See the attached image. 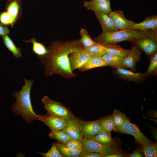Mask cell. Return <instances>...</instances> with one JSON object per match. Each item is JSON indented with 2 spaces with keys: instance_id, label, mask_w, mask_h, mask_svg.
<instances>
[{
  "instance_id": "cell-22",
  "label": "cell",
  "mask_w": 157,
  "mask_h": 157,
  "mask_svg": "<svg viewBox=\"0 0 157 157\" xmlns=\"http://www.w3.org/2000/svg\"><path fill=\"white\" fill-rule=\"evenodd\" d=\"M91 140L100 144L108 146L113 145L114 142L110 133L103 129L99 132Z\"/></svg>"
},
{
  "instance_id": "cell-19",
  "label": "cell",
  "mask_w": 157,
  "mask_h": 157,
  "mask_svg": "<svg viewBox=\"0 0 157 157\" xmlns=\"http://www.w3.org/2000/svg\"><path fill=\"white\" fill-rule=\"evenodd\" d=\"M101 58L107 65L115 69L125 68L123 65L124 57L106 53Z\"/></svg>"
},
{
  "instance_id": "cell-34",
  "label": "cell",
  "mask_w": 157,
  "mask_h": 157,
  "mask_svg": "<svg viewBox=\"0 0 157 157\" xmlns=\"http://www.w3.org/2000/svg\"><path fill=\"white\" fill-rule=\"evenodd\" d=\"M65 145L73 150L84 151L82 143L77 140L71 139Z\"/></svg>"
},
{
  "instance_id": "cell-10",
  "label": "cell",
  "mask_w": 157,
  "mask_h": 157,
  "mask_svg": "<svg viewBox=\"0 0 157 157\" xmlns=\"http://www.w3.org/2000/svg\"><path fill=\"white\" fill-rule=\"evenodd\" d=\"M38 120L44 123L51 131L62 130L67 124L66 119L51 115L48 113L44 115H38Z\"/></svg>"
},
{
  "instance_id": "cell-13",
  "label": "cell",
  "mask_w": 157,
  "mask_h": 157,
  "mask_svg": "<svg viewBox=\"0 0 157 157\" xmlns=\"http://www.w3.org/2000/svg\"><path fill=\"white\" fill-rule=\"evenodd\" d=\"M6 11L12 17V27L21 16L22 12L21 0H9L6 4Z\"/></svg>"
},
{
  "instance_id": "cell-25",
  "label": "cell",
  "mask_w": 157,
  "mask_h": 157,
  "mask_svg": "<svg viewBox=\"0 0 157 157\" xmlns=\"http://www.w3.org/2000/svg\"><path fill=\"white\" fill-rule=\"evenodd\" d=\"M3 43L6 48L12 53L16 58L22 57V54L20 49L17 47L9 37L6 35L2 37Z\"/></svg>"
},
{
  "instance_id": "cell-2",
  "label": "cell",
  "mask_w": 157,
  "mask_h": 157,
  "mask_svg": "<svg viewBox=\"0 0 157 157\" xmlns=\"http://www.w3.org/2000/svg\"><path fill=\"white\" fill-rule=\"evenodd\" d=\"M24 79L25 84L21 90H15L12 93L16 101L13 103L11 110L13 114L20 115L26 122L31 123L38 120V117L33 110L30 98L31 90L34 81Z\"/></svg>"
},
{
  "instance_id": "cell-5",
  "label": "cell",
  "mask_w": 157,
  "mask_h": 157,
  "mask_svg": "<svg viewBox=\"0 0 157 157\" xmlns=\"http://www.w3.org/2000/svg\"><path fill=\"white\" fill-rule=\"evenodd\" d=\"M42 101L47 113L51 115L67 120L72 113L60 103L51 99L47 96H44Z\"/></svg>"
},
{
  "instance_id": "cell-1",
  "label": "cell",
  "mask_w": 157,
  "mask_h": 157,
  "mask_svg": "<svg viewBox=\"0 0 157 157\" xmlns=\"http://www.w3.org/2000/svg\"><path fill=\"white\" fill-rule=\"evenodd\" d=\"M80 40L60 42L54 41L48 46L47 54L38 57L44 66V73L48 77L58 74L64 77L70 78L76 74L71 69L69 60V55L82 48Z\"/></svg>"
},
{
  "instance_id": "cell-20",
  "label": "cell",
  "mask_w": 157,
  "mask_h": 157,
  "mask_svg": "<svg viewBox=\"0 0 157 157\" xmlns=\"http://www.w3.org/2000/svg\"><path fill=\"white\" fill-rule=\"evenodd\" d=\"M104 47L106 53L124 57L130 53L131 49L127 50L122 48L119 45L116 44L103 45Z\"/></svg>"
},
{
  "instance_id": "cell-35",
  "label": "cell",
  "mask_w": 157,
  "mask_h": 157,
  "mask_svg": "<svg viewBox=\"0 0 157 157\" xmlns=\"http://www.w3.org/2000/svg\"><path fill=\"white\" fill-rule=\"evenodd\" d=\"M13 22L12 17L6 11L3 12L0 14V23L3 25H10L12 27Z\"/></svg>"
},
{
  "instance_id": "cell-17",
  "label": "cell",
  "mask_w": 157,
  "mask_h": 157,
  "mask_svg": "<svg viewBox=\"0 0 157 157\" xmlns=\"http://www.w3.org/2000/svg\"><path fill=\"white\" fill-rule=\"evenodd\" d=\"M115 72L120 78L126 80L136 82L144 81L146 77L144 74L140 73H134L122 68H116Z\"/></svg>"
},
{
  "instance_id": "cell-11",
  "label": "cell",
  "mask_w": 157,
  "mask_h": 157,
  "mask_svg": "<svg viewBox=\"0 0 157 157\" xmlns=\"http://www.w3.org/2000/svg\"><path fill=\"white\" fill-rule=\"evenodd\" d=\"M99 120L88 122L81 121V126L84 138L91 140L103 130Z\"/></svg>"
},
{
  "instance_id": "cell-37",
  "label": "cell",
  "mask_w": 157,
  "mask_h": 157,
  "mask_svg": "<svg viewBox=\"0 0 157 157\" xmlns=\"http://www.w3.org/2000/svg\"><path fill=\"white\" fill-rule=\"evenodd\" d=\"M10 31L8 28L6 26H3L2 24H0V36H4L9 34Z\"/></svg>"
},
{
  "instance_id": "cell-24",
  "label": "cell",
  "mask_w": 157,
  "mask_h": 157,
  "mask_svg": "<svg viewBox=\"0 0 157 157\" xmlns=\"http://www.w3.org/2000/svg\"><path fill=\"white\" fill-rule=\"evenodd\" d=\"M27 42H31L33 44L32 49L33 52L38 56V57H43L46 55L48 50L42 43L37 42L35 37H33L28 40H23Z\"/></svg>"
},
{
  "instance_id": "cell-27",
  "label": "cell",
  "mask_w": 157,
  "mask_h": 157,
  "mask_svg": "<svg viewBox=\"0 0 157 157\" xmlns=\"http://www.w3.org/2000/svg\"><path fill=\"white\" fill-rule=\"evenodd\" d=\"M86 49L92 57L101 58L106 53L104 45L96 42Z\"/></svg>"
},
{
  "instance_id": "cell-33",
  "label": "cell",
  "mask_w": 157,
  "mask_h": 157,
  "mask_svg": "<svg viewBox=\"0 0 157 157\" xmlns=\"http://www.w3.org/2000/svg\"><path fill=\"white\" fill-rule=\"evenodd\" d=\"M38 153L43 157H63L53 142L51 149L47 152H39Z\"/></svg>"
},
{
  "instance_id": "cell-16",
  "label": "cell",
  "mask_w": 157,
  "mask_h": 157,
  "mask_svg": "<svg viewBox=\"0 0 157 157\" xmlns=\"http://www.w3.org/2000/svg\"><path fill=\"white\" fill-rule=\"evenodd\" d=\"M141 54V51L139 48L135 45L132 46L129 53L124 57L123 65L125 68L134 70L136 63Z\"/></svg>"
},
{
  "instance_id": "cell-29",
  "label": "cell",
  "mask_w": 157,
  "mask_h": 157,
  "mask_svg": "<svg viewBox=\"0 0 157 157\" xmlns=\"http://www.w3.org/2000/svg\"><path fill=\"white\" fill-rule=\"evenodd\" d=\"M111 116L115 126L114 131L121 127L127 118L124 114L117 109L114 110L113 113Z\"/></svg>"
},
{
  "instance_id": "cell-28",
  "label": "cell",
  "mask_w": 157,
  "mask_h": 157,
  "mask_svg": "<svg viewBox=\"0 0 157 157\" xmlns=\"http://www.w3.org/2000/svg\"><path fill=\"white\" fill-rule=\"evenodd\" d=\"M80 34L81 38L80 42L83 47L86 49L96 43L91 38L88 31L83 28L81 29Z\"/></svg>"
},
{
  "instance_id": "cell-4",
  "label": "cell",
  "mask_w": 157,
  "mask_h": 157,
  "mask_svg": "<svg viewBox=\"0 0 157 157\" xmlns=\"http://www.w3.org/2000/svg\"><path fill=\"white\" fill-rule=\"evenodd\" d=\"M129 41L150 57L157 53V29L150 30L149 35L147 37Z\"/></svg>"
},
{
  "instance_id": "cell-36",
  "label": "cell",
  "mask_w": 157,
  "mask_h": 157,
  "mask_svg": "<svg viewBox=\"0 0 157 157\" xmlns=\"http://www.w3.org/2000/svg\"><path fill=\"white\" fill-rule=\"evenodd\" d=\"M81 157H103L104 155L99 153L93 152L90 153H84L81 155Z\"/></svg>"
},
{
  "instance_id": "cell-30",
  "label": "cell",
  "mask_w": 157,
  "mask_h": 157,
  "mask_svg": "<svg viewBox=\"0 0 157 157\" xmlns=\"http://www.w3.org/2000/svg\"><path fill=\"white\" fill-rule=\"evenodd\" d=\"M146 157H156L157 156V143H148L142 146Z\"/></svg>"
},
{
  "instance_id": "cell-41",
  "label": "cell",
  "mask_w": 157,
  "mask_h": 157,
  "mask_svg": "<svg viewBox=\"0 0 157 157\" xmlns=\"http://www.w3.org/2000/svg\"></svg>"
},
{
  "instance_id": "cell-21",
  "label": "cell",
  "mask_w": 157,
  "mask_h": 157,
  "mask_svg": "<svg viewBox=\"0 0 157 157\" xmlns=\"http://www.w3.org/2000/svg\"><path fill=\"white\" fill-rule=\"evenodd\" d=\"M53 142L63 157H81L84 152V151L72 150L67 147L65 144L58 142Z\"/></svg>"
},
{
  "instance_id": "cell-14",
  "label": "cell",
  "mask_w": 157,
  "mask_h": 157,
  "mask_svg": "<svg viewBox=\"0 0 157 157\" xmlns=\"http://www.w3.org/2000/svg\"><path fill=\"white\" fill-rule=\"evenodd\" d=\"M104 32H112L119 30L115 26L108 14L99 12H94Z\"/></svg>"
},
{
  "instance_id": "cell-32",
  "label": "cell",
  "mask_w": 157,
  "mask_h": 157,
  "mask_svg": "<svg viewBox=\"0 0 157 157\" xmlns=\"http://www.w3.org/2000/svg\"><path fill=\"white\" fill-rule=\"evenodd\" d=\"M101 129L108 132H110L115 129V126L111 116L106 117L99 120Z\"/></svg>"
},
{
  "instance_id": "cell-9",
  "label": "cell",
  "mask_w": 157,
  "mask_h": 157,
  "mask_svg": "<svg viewBox=\"0 0 157 157\" xmlns=\"http://www.w3.org/2000/svg\"><path fill=\"white\" fill-rule=\"evenodd\" d=\"M91 57L87 50L83 47L71 53L69 56V60L72 71L80 68Z\"/></svg>"
},
{
  "instance_id": "cell-39",
  "label": "cell",
  "mask_w": 157,
  "mask_h": 157,
  "mask_svg": "<svg viewBox=\"0 0 157 157\" xmlns=\"http://www.w3.org/2000/svg\"><path fill=\"white\" fill-rule=\"evenodd\" d=\"M142 155L139 150L135 151L129 156L130 157H142Z\"/></svg>"
},
{
  "instance_id": "cell-23",
  "label": "cell",
  "mask_w": 157,
  "mask_h": 157,
  "mask_svg": "<svg viewBox=\"0 0 157 157\" xmlns=\"http://www.w3.org/2000/svg\"><path fill=\"white\" fill-rule=\"evenodd\" d=\"M107 66L101 57H91L87 62L78 69L81 71Z\"/></svg>"
},
{
  "instance_id": "cell-15",
  "label": "cell",
  "mask_w": 157,
  "mask_h": 157,
  "mask_svg": "<svg viewBox=\"0 0 157 157\" xmlns=\"http://www.w3.org/2000/svg\"><path fill=\"white\" fill-rule=\"evenodd\" d=\"M128 29H133L142 31L157 29V16L155 15L147 17L140 23H135L129 26Z\"/></svg>"
},
{
  "instance_id": "cell-8",
  "label": "cell",
  "mask_w": 157,
  "mask_h": 157,
  "mask_svg": "<svg viewBox=\"0 0 157 157\" xmlns=\"http://www.w3.org/2000/svg\"><path fill=\"white\" fill-rule=\"evenodd\" d=\"M67 120V125L63 130L72 139L77 140L82 143L84 137L81 128V120L72 113Z\"/></svg>"
},
{
  "instance_id": "cell-6",
  "label": "cell",
  "mask_w": 157,
  "mask_h": 157,
  "mask_svg": "<svg viewBox=\"0 0 157 157\" xmlns=\"http://www.w3.org/2000/svg\"><path fill=\"white\" fill-rule=\"evenodd\" d=\"M115 131L131 135L141 146L148 143H153L142 133L137 126L131 123L127 118L122 126Z\"/></svg>"
},
{
  "instance_id": "cell-3",
  "label": "cell",
  "mask_w": 157,
  "mask_h": 157,
  "mask_svg": "<svg viewBox=\"0 0 157 157\" xmlns=\"http://www.w3.org/2000/svg\"><path fill=\"white\" fill-rule=\"evenodd\" d=\"M149 31H142L133 29H126L112 32H104L94 39L96 43L102 45L116 44L125 41L141 38L147 36Z\"/></svg>"
},
{
  "instance_id": "cell-31",
  "label": "cell",
  "mask_w": 157,
  "mask_h": 157,
  "mask_svg": "<svg viewBox=\"0 0 157 157\" xmlns=\"http://www.w3.org/2000/svg\"><path fill=\"white\" fill-rule=\"evenodd\" d=\"M150 58L148 68L144 74L146 76H155L157 74V53Z\"/></svg>"
},
{
  "instance_id": "cell-38",
  "label": "cell",
  "mask_w": 157,
  "mask_h": 157,
  "mask_svg": "<svg viewBox=\"0 0 157 157\" xmlns=\"http://www.w3.org/2000/svg\"><path fill=\"white\" fill-rule=\"evenodd\" d=\"M123 156V155L122 153L118 152L105 156L104 157H122Z\"/></svg>"
},
{
  "instance_id": "cell-26",
  "label": "cell",
  "mask_w": 157,
  "mask_h": 157,
  "mask_svg": "<svg viewBox=\"0 0 157 157\" xmlns=\"http://www.w3.org/2000/svg\"><path fill=\"white\" fill-rule=\"evenodd\" d=\"M49 136L58 142L64 144L72 139L63 130L52 131L49 134Z\"/></svg>"
},
{
  "instance_id": "cell-40",
  "label": "cell",
  "mask_w": 157,
  "mask_h": 157,
  "mask_svg": "<svg viewBox=\"0 0 157 157\" xmlns=\"http://www.w3.org/2000/svg\"><path fill=\"white\" fill-rule=\"evenodd\" d=\"M92 0L94 1H95V2H100L102 1H106L107 0Z\"/></svg>"
},
{
  "instance_id": "cell-12",
  "label": "cell",
  "mask_w": 157,
  "mask_h": 157,
  "mask_svg": "<svg viewBox=\"0 0 157 157\" xmlns=\"http://www.w3.org/2000/svg\"><path fill=\"white\" fill-rule=\"evenodd\" d=\"M108 15L112 19L116 27L119 30L128 29L129 26L135 23L127 19L123 11L121 10L112 11Z\"/></svg>"
},
{
  "instance_id": "cell-7",
  "label": "cell",
  "mask_w": 157,
  "mask_h": 157,
  "mask_svg": "<svg viewBox=\"0 0 157 157\" xmlns=\"http://www.w3.org/2000/svg\"><path fill=\"white\" fill-rule=\"evenodd\" d=\"M82 143L84 152L86 153H98L103 154L104 156L118 152L113 145L108 146L102 144L85 138L83 139Z\"/></svg>"
},
{
  "instance_id": "cell-18",
  "label": "cell",
  "mask_w": 157,
  "mask_h": 157,
  "mask_svg": "<svg viewBox=\"0 0 157 157\" xmlns=\"http://www.w3.org/2000/svg\"><path fill=\"white\" fill-rule=\"evenodd\" d=\"M83 6L88 10L99 12L109 14L112 11L110 0L100 2L93 1H85Z\"/></svg>"
}]
</instances>
